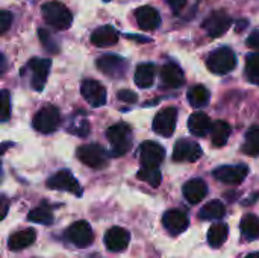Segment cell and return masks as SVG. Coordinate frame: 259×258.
<instances>
[{
	"label": "cell",
	"instance_id": "obj_11",
	"mask_svg": "<svg viewBox=\"0 0 259 258\" xmlns=\"http://www.w3.org/2000/svg\"><path fill=\"white\" fill-rule=\"evenodd\" d=\"M80 94L93 108H100L106 103V90L97 81L93 79L83 81L80 85Z\"/></svg>",
	"mask_w": 259,
	"mask_h": 258
},
{
	"label": "cell",
	"instance_id": "obj_17",
	"mask_svg": "<svg viewBox=\"0 0 259 258\" xmlns=\"http://www.w3.org/2000/svg\"><path fill=\"white\" fill-rule=\"evenodd\" d=\"M131 240L129 233L121 227H112L105 234V246L112 252H121L127 248Z\"/></svg>",
	"mask_w": 259,
	"mask_h": 258
},
{
	"label": "cell",
	"instance_id": "obj_20",
	"mask_svg": "<svg viewBox=\"0 0 259 258\" xmlns=\"http://www.w3.org/2000/svg\"><path fill=\"white\" fill-rule=\"evenodd\" d=\"M117 41H118V32L109 24L100 26L91 33V43L96 47H109L117 44Z\"/></svg>",
	"mask_w": 259,
	"mask_h": 258
},
{
	"label": "cell",
	"instance_id": "obj_31",
	"mask_svg": "<svg viewBox=\"0 0 259 258\" xmlns=\"http://www.w3.org/2000/svg\"><path fill=\"white\" fill-rule=\"evenodd\" d=\"M137 176H138V179L147 182L152 187H159L161 179H162L161 172H159L158 167H144L143 166V169H140V172L137 173Z\"/></svg>",
	"mask_w": 259,
	"mask_h": 258
},
{
	"label": "cell",
	"instance_id": "obj_21",
	"mask_svg": "<svg viewBox=\"0 0 259 258\" xmlns=\"http://www.w3.org/2000/svg\"><path fill=\"white\" fill-rule=\"evenodd\" d=\"M161 79L167 87H181L185 82V76L182 68L175 64V62H167L162 68H161Z\"/></svg>",
	"mask_w": 259,
	"mask_h": 258
},
{
	"label": "cell",
	"instance_id": "obj_12",
	"mask_svg": "<svg viewBox=\"0 0 259 258\" xmlns=\"http://www.w3.org/2000/svg\"><path fill=\"white\" fill-rule=\"evenodd\" d=\"M140 158L144 167H158L165 158V149L155 141H144L140 148Z\"/></svg>",
	"mask_w": 259,
	"mask_h": 258
},
{
	"label": "cell",
	"instance_id": "obj_32",
	"mask_svg": "<svg viewBox=\"0 0 259 258\" xmlns=\"http://www.w3.org/2000/svg\"><path fill=\"white\" fill-rule=\"evenodd\" d=\"M27 219L33 224H41V225H50L53 224V214L49 208L46 207H38V208H33Z\"/></svg>",
	"mask_w": 259,
	"mask_h": 258
},
{
	"label": "cell",
	"instance_id": "obj_24",
	"mask_svg": "<svg viewBox=\"0 0 259 258\" xmlns=\"http://www.w3.org/2000/svg\"><path fill=\"white\" fill-rule=\"evenodd\" d=\"M155 82V65L150 62L140 64L135 70V84L140 88H149Z\"/></svg>",
	"mask_w": 259,
	"mask_h": 258
},
{
	"label": "cell",
	"instance_id": "obj_33",
	"mask_svg": "<svg viewBox=\"0 0 259 258\" xmlns=\"http://www.w3.org/2000/svg\"><path fill=\"white\" fill-rule=\"evenodd\" d=\"M246 71H247V78L253 84L259 85V53H252L247 56Z\"/></svg>",
	"mask_w": 259,
	"mask_h": 258
},
{
	"label": "cell",
	"instance_id": "obj_14",
	"mask_svg": "<svg viewBox=\"0 0 259 258\" xmlns=\"http://www.w3.org/2000/svg\"><path fill=\"white\" fill-rule=\"evenodd\" d=\"M202 157V149L197 143L191 141V140H179L175 144V151H173V160L178 163H194Z\"/></svg>",
	"mask_w": 259,
	"mask_h": 258
},
{
	"label": "cell",
	"instance_id": "obj_27",
	"mask_svg": "<svg viewBox=\"0 0 259 258\" xmlns=\"http://www.w3.org/2000/svg\"><path fill=\"white\" fill-rule=\"evenodd\" d=\"M228 234H229V228L226 224H217V225H212L208 231V243L209 246L212 248H220L226 239H228Z\"/></svg>",
	"mask_w": 259,
	"mask_h": 258
},
{
	"label": "cell",
	"instance_id": "obj_43",
	"mask_svg": "<svg viewBox=\"0 0 259 258\" xmlns=\"http://www.w3.org/2000/svg\"><path fill=\"white\" fill-rule=\"evenodd\" d=\"M11 143H3V144H0V154H3L5 151H6V146H9Z\"/></svg>",
	"mask_w": 259,
	"mask_h": 258
},
{
	"label": "cell",
	"instance_id": "obj_18",
	"mask_svg": "<svg viewBox=\"0 0 259 258\" xmlns=\"http://www.w3.org/2000/svg\"><path fill=\"white\" fill-rule=\"evenodd\" d=\"M135 18L143 30H155L161 24L159 12L152 6H141L135 11Z\"/></svg>",
	"mask_w": 259,
	"mask_h": 258
},
{
	"label": "cell",
	"instance_id": "obj_23",
	"mask_svg": "<svg viewBox=\"0 0 259 258\" xmlns=\"http://www.w3.org/2000/svg\"><path fill=\"white\" fill-rule=\"evenodd\" d=\"M211 119L205 114V113H202V111H199V113H194L190 119H188V129H190V132L193 134V135H196V137H205L208 132H209V129H211Z\"/></svg>",
	"mask_w": 259,
	"mask_h": 258
},
{
	"label": "cell",
	"instance_id": "obj_7",
	"mask_svg": "<svg viewBox=\"0 0 259 258\" xmlns=\"http://www.w3.org/2000/svg\"><path fill=\"white\" fill-rule=\"evenodd\" d=\"M52 67V61L46 58H32L27 64L30 70V85L35 91H41L47 82V76Z\"/></svg>",
	"mask_w": 259,
	"mask_h": 258
},
{
	"label": "cell",
	"instance_id": "obj_5",
	"mask_svg": "<svg viewBox=\"0 0 259 258\" xmlns=\"http://www.w3.org/2000/svg\"><path fill=\"white\" fill-rule=\"evenodd\" d=\"M80 163L91 169H103L108 164V152L100 144H83L76 152Z\"/></svg>",
	"mask_w": 259,
	"mask_h": 258
},
{
	"label": "cell",
	"instance_id": "obj_13",
	"mask_svg": "<svg viewBox=\"0 0 259 258\" xmlns=\"http://www.w3.org/2000/svg\"><path fill=\"white\" fill-rule=\"evenodd\" d=\"M96 64L102 73H105L106 76H111V78H121L127 68L126 61L117 55H103L96 61Z\"/></svg>",
	"mask_w": 259,
	"mask_h": 258
},
{
	"label": "cell",
	"instance_id": "obj_28",
	"mask_svg": "<svg viewBox=\"0 0 259 258\" xmlns=\"http://www.w3.org/2000/svg\"><path fill=\"white\" fill-rule=\"evenodd\" d=\"M188 102L193 108H202L209 100V91L203 85H194L188 91Z\"/></svg>",
	"mask_w": 259,
	"mask_h": 258
},
{
	"label": "cell",
	"instance_id": "obj_36",
	"mask_svg": "<svg viewBox=\"0 0 259 258\" xmlns=\"http://www.w3.org/2000/svg\"><path fill=\"white\" fill-rule=\"evenodd\" d=\"M38 35H39V41H41V44H42L49 52H52V53H56V52H58V44L53 41L52 35H50L47 30L39 29V30H38Z\"/></svg>",
	"mask_w": 259,
	"mask_h": 258
},
{
	"label": "cell",
	"instance_id": "obj_6",
	"mask_svg": "<svg viewBox=\"0 0 259 258\" xmlns=\"http://www.w3.org/2000/svg\"><path fill=\"white\" fill-rule=\"evenodd\" d=\"M65 237L76 248H88L94 242V233L90 224L85 220H77L71 224L65 231Z\"/></svg>",
	"mask_w": 259,
	"mask_h": 258
},
{
	"label": "cell",
	"instance_id": "obj_3",
	"mask_svg": "<svg viewBox=\"0 0 259 258\" xmlns=\"http://www.w3.org/2000/svg\"><path fill=\"white\" fill-rule=\"evenodd\" d=\"M206 65H208L209 71H212L215 75H226L235 68L237 56L229 47H220L208 56Z\"/></svg>",
	"mask_w": 259,
	"mask_h": 258
},
{
	"label": "cell",
	"instance_id": "obj_30",
	"mask_svg": "<svg viewBox=\"0 0 259 258\" xmlns=\"http://www.w3.org/2000/svg\"><path fill=\"white\" fill-rule=\"evenodd\" d=\"M243 152L250 157L259 155V126H253L247 131L246 140L243 144Z\"/></svg>",
	"mask_w": 259,
	"mask_h": 258
},
{
	"label": "cell",
	"instance_id": "obj_16",
	"mask_svg": "<svg viewBox=\"0 0 259 258\" xmlns=\"http://www.w3.org/2000/svg\"><path fill=\"white\" fill-rule=\"evenodd\" d=\"M188 224L190 220L187 214L181 210H168L162 217V225L171 236L182 234L188 228Z\"/></svg>",
	"mask_w": 259,
	"mask_h": 258
},
{
	"label": "cell",
	"instance_id": "obj_8",
	"mask_svg": "<svg viewBox=\"0 0 259 258\" xmlns=\"http://www.w3.org/2000/svg\"><path fill=\"white\" fill-rule=\"evenodd\" d=\"M178 109L173 106L161 109L153 119V131L162 137H171L176 129Z\"/></svg>",
	"mask_w": 259,
	"mask_h": 258
},
{
	"label": "cell",
	"instance_id": "obj_1",
	"mask_svg": "<svg viewBox=\"0 0 259 258\" xmlns=\"http://www.w3.org/2000/svg\"><path fill=\"white\" fill-rule=\"evenodd\" d=\"M41 12H42L46 23L53 26L55 29L64 30V29H68L73 23V14L65 5H62L58 0L46 2L41 6Z\"/></svg>",
	"mask_w": 259,
	"mask_h": 258
},
{
	"label": "cell",
	"instance_id": "obj_44",
	"mask_svg": "<svg viewBox=\"0 0 259 258\" xmlns=\"http://www.w3.org/2000/svg\"><path fill=\"white\" fill-rule=\"evenodd\" d=\"M246 258H259V252H252V254H249Z\"/></svg>",
	"mask_w": 259,
	"mask_h": 258
},
{
	"label": "cell",
	"instance_id": "obj_39",
	"mask_svg": "<svg viewBox=\"0 0 259 258\" xmlns=\"http://www.w3.org/2000/svg\"><path fill=\"white\" fill-rule=\"evenodd\" d=\"M8 211H9V199L6 196L0 195V220H3L6 217Z\"/></svg>",
	"mask_w": 259,
	"mask_h": 258
},
{
	"label": "cell",
	"instance_id": "obj_35",
	"mask_svg": "<svg viewBox=\"0 0 259 258\" xmlns=\"http://www.w3.org/2000/svg\"><path fill=\"white\" fill-rule=\"evenodd\" d=\"M70 132L76 134L77 137H87L90 134V123L87 119H80V120H74L73 126L68 128Z\"/></svg>",
	"mask_w": 259,
	"mask_h": 258
},
{
	"label": "cell",
	"instance_id": "obj_46",
	"mask_svg": "<svg viewBox=\"0 0 259 258\" xmlns=\"http://www.w3.org/2000/svg\"><path fill=\"white\" fill-rule=\"evenodd\" d=\"M0 170H2V163H0Z\"/></svg>",
	"mask_w": 259,
	"mask_h": 258
},
{
	"label": "cell",
	"instance_id": "obj_34",
	"mask_svg": "<svg viewBox=\"0 0 259 258\" xmlns=\"http://www.w3.org/2000/svg\"><path fill=\"white\" fill-rule=\"evenodd\" d=\"M11 117V96L9 91L0 90V122H6Z\"/></svg>",
	"mask_w": 259,
	"mask_h": 258
},
{
	"label": "cell",
	"instance_id": "obj_25",
	"mask_svg": "<svg viewBox=\"0 0 259 258\" xmlns=\"http://www.w3.org/2000/svg\"><path fill=\"white\" fill-rule=\"evenodd\" d=\"M211 141L214 146L222 148L228 143L229 135H231V126L229 123L223 122V120H217L215 123L211 125Z\"/></svg>",
	"mask_w": 259,
	"mask_h": 258
},
{
	"label": "cell",
	"instance_id": "obj_15",
	"mask_svg": "<svg viewBox=\"0 0 259 258\" xmlns=\"http://www.w3.org/2000/svg\"><path fill=\"white\" fill-rule=\"evenodd\" d=\"M249 169L243 164L238 166H222L214 170V178L225 182V184H240L246 179Z\"/></svg>",
	"mask_w": 259,
	"mask_h": 258
},
{
	"label": "cell",
	"instance_id": "obj_9",
	"mask_svg": "<svg viewBox=\"0 0 259 258\" xmlns=\"http://www.w3.org/2000/svg\"><path fill=\"white\" fill-rule=\"evenodd\" d=\"M231 24H232V20H231V17H229L228 12H225V11H215V12H212V14H209L206 17V20L203 21L202 26H203L205 32L209 36L217 38V36L223 35L231 27Z\"/></svg>",
	"mask_w": 259,
	"mask_h": 258
},
{
	"label": "cell",
	"instance_id": "obj_37",
	"mask_svg": "<svg viewBox=\"0 0 259 258\" xmlns=\"http://www.w3.org/2000/svg\"><path fill=\"white\" fill-rule=\"evenodd\" d=\"M12 24V14L8 11H0V35L5 33Z\"/></svg>",
	"mask_w": 259,
	"mask_h": 258
},
{
	"label": "cell",
	"instance_id": "obj_40",
	"mask_svg": "<svg viewBox=\"0 0 259 258\" xmlns=\"http://www.w3.org/2000/svg\"><path fill=\"white\" fill-rule=\"evenodd\" d=\"M247 46L252 47V49H255V50H259V30H255V32L249 36Z\"/></svg>",
	"mask_w": 259,
	"mask_h": 258
},
{
	"label": "cell",
	"instance_id": "obj_4",
	"mask_svg": "<svg viewBox=\"0 0 259 258\" xmlns=\"http://www.w3.org/2000/svg\"><path fill=\"white\" fill-rule=\"evenodd\" d=\"M61 122L59 111L53 105L42 106L35 116H33V128L41 134H52L58 129Z\"/></svg>",
	"mask_w": 259,
	"mask_h": 258
},
{
	"label": "cell",
	"instance_id": "obj_2",
	"mask_svg": "<svg viewBox=\"0 0 259 258\" xmlns=\"http://www.w3.org/2000/svg\"><path fill=\"white\" fill-rule=\"evenodd\" d=\"M106 137L111 143V155L121 157L132 146V129L126 123H117L108 128Z\"/></svg>",
	"mask_w": 259,
	"mask_h": 258
},
{
	"label": "cell",
	"instance_id": "obj_42",
	"mask_svg": "<svg viewBox=\"0 0 259 258\" xmlns=\"http://www.w3.org/2000/svg\"><path fill=\"white\" fill-rule=\"evenodd\" d=\"M6 68H8L6 58H5V55H3V53H0V76L6 71Z\"/></svg>",
	"mask_w": 259,
	"mask_h": 258
},
{
	"label": "cell",
	"instance_id": "obj_45",
	"mask_svg": "<svg viewBox=\"0 0 259 258\" xmlns=\"http://www.w3.org/2000/svg\"><path fill=\"white\" fill-rule=\"evenodd\" d=\"M103 2H111V0H103Z\"/></svg>",
	"mask_w": 259,
	"mask_h": 258
},
{
	"label": "cell",
	"instance_id": "obj_22",
	"mask_svg": "<svg viewBox=\"0 0 259 258\" xmlns=\"http://www.w3.org/2000/svg\"><path fill=\"white\" fill-rule=\"evenodd\" d=\"M35 239H36V231L33 228H26V230L14 233L9 237L8 246L11 251H21L24 248H29L35 242Z\"/></svg>",
	"mask_w": 259,
	"mask_h": 258
},
{
	"label": "cell",
	"instance_id": "obj_41",
	"mask_svg": "<svg viewBox=\"0 0 259 258\" xmlns=\"http://www.w3.org/2000/svg\"><path fill=\"white\" fill-rule=\"evenodd\" d=\"M167 3H168V6L175 11V12H179L184 6H185V3H187V0H165Z\"/></svg>",
	"mask_w": 259,
	"mask_h": 258
},
{
	"label": "cell",
	"instance_id": "obj_19",
	"mask_svg": "<svg viewBox=\"0 0 259 258\" xmlns=\"http://www.w3.org/2000/svg\"><path fill=\"white\" fill-rule=\"evenodd\" d=\"M182 192H184V198L190 204L196 205V204H199V202H202L205 199V196L208 193V187H206L205 181H202L199 178H194V179H190L184 186Z\"/></svg>",
	"mask_w": 259,
	"mask_h": 258
},
{
	"label": "cell",
	"instance_id": "obj_38",
	"mask_svg": "<svg viewBox=\"0 0 259 258\" xmlns=\"http://www.w3.org/2000/svg\"><path fill=\"white\" fill-rule=\"evenodd\" d=\"M118 99L123 100V102H127V103H135L137 102V94L131 90H121L118 91Z\"/></svg>",
	"mask_w": 259,
	"mask_h": 258
},
{
	"label": "cell",
	"instance_id": "obj_26",
	"mask_svg": "<svg viewBox=\"0 0 259 258\" xmlns=\"http://www.w3.org/2000/svg\"><path fill=\"white\" fill-rule=\"evenodd\" d=\"M225 213H226V208H225L223 202L219 199H214V201L208 202L206 205H203V208L199 213V217L202 220H217V219H222L225 216Z\"/></svg>",
	"mask_w": 259,
	"mask_h": 258
},
{
	"label": "cell",
	"instance_id": "obj_10",
	"mask_svg": "<svg viewBox=\"0 0 259 258\" xmlns=\"http://www.w3.org/2000/svg\"><path fill=\"white\" fill-rule=\"evenodd\" d=\"M47 187L52 190H61V192H68L76 196L82 195V189L77 182V179L68 172V170H61L55 173L52 178L47 181Z\"/></svg>",
	"mask_w": 259,
	"mask_h": 258
},
{
	"label": "cell",
	"instance_id": "obj_29",
	"mask_svg": "<svg viewBox=\"0 0 259 258\" xmlns=\"http://www.w3.org/2000/svg\"><path fill=\"white\" fill-rule=\"evenodd\" d=\"M241 233L249 240L259 239V219L253 214H246L241 219Z\"/></svg>",
	"mask_w": 259,
	"mask_h": 258
}]
</instances>
